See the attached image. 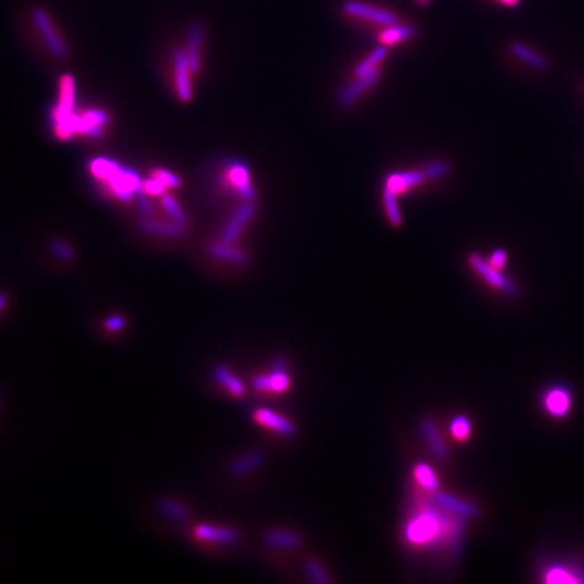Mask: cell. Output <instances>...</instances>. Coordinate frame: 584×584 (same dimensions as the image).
Masks as SVG:
<instances>
[{
  "mask_svg": "<svg viewBox=\"0 0 584 584\" xmlns=\"http://www.w3.org/2000/svg\"><path fill=\"white\" fill-rule=\"evenodd\" d=\"M464 518L449 514L430 503L421 502L404 528L406 541L418 548L434 545H459L466 530Z\"/></svg>",
  "mask_w": 584,
  "mask_h": 584,
  "instance_id": "1",
  "label": "cell"
},
{
  "mask_svg": "<svg viewBox=\"0 0 584 584\" xmlns=\"http://www.w3.org/2000/svg\"><path fill=\"white\" fill-rule=\"evenodd\" d=\"M292 376L290 374V361L281 356L272 363V371L258 374L252 380L253 390L260 395L281 397L292 388Z\"/></svg>",
  "mask_w": 584,
  "mask_h": 584,
  "instance_id": "2",
  "label": "cell"
},
{
  "mask_svg": "<svg viewBox=\"0 0 584 584\" xmlns=\"http://www.w3.org/2000/svg\"><path fill=\"white\" fill-rule=\"evenodd\" d=\"M468 262L471 268L492 288L502 291L505 295L510 298L519 297L521 288L510 278H507L500 269L494 268L489 262V260L482 258L478 253H471L468 256Z\"/></svg>",
  "mask_w": 584,
  "mask_h": 584,
  "instance_id": "3",
  "label": "cell"
},
{
  "mask_svg": "<svg viewBox=\"0 0 584 584\" xmlns=\"http://www.w3.org/2000/svg\"><path fill=\"white\" fill-rule=\"evenodd\" d=\"M252 418L260 427L283 439H294L298 434V427L295 422L272 409L258 407L253 411Z\"/></svg>",
  "mask_w": 584,
  "mask_h": 584,
  "instance_id": "4",
  "label": "cell"
},
{
  "mask_svg": "<svg viewBox=\"0 0 584 584\" xmlns=\"http://www.w3.org/2000/svg\"><path fill=\"white\" fill-rule=\"evenodd\" d=\"M33 21L37 26L41 37L44 38L47 49L52 52V54L57 58H65L68 56V47L65 45L64 40L56 30L54 24L52 22L50 17L47 15L44 8H34L33 10Z\"/></svg>",
  "mask_w": 584,
  "mask_h": 584,
  "instance_id": "5",
  "label": "cell"
},
{
  "mask_svg": "<svg viewBox=\"0 0 584 584\" xmlns=\"http://www.w3.org/2000/svg\"><path fill=\"white\" fill-rule=\"evenodd\" d=\"M344 11L349 17L364 19L372 24H380L384 27L397 24L399 22L397 15L393 11L376 7L372 4H367L358 0H348L344 4Z\"/></svg>",
  "mask_w": 584,
  "mask_h": 584,
  "instance_id": "6",
  "label": "cell"
},
{
  "mask_svg": "<svg viewBox=\"0 0 584 584\" xmlns=\"http://www.w3.org/2000/svg\"><path fill=\"white\" fill-rule=\"evenodd\" d=\"M430 499L441 510H444L449 514L464 518V519L476 518L480 514V507L478 506V503L467 500V499H461L459 496H455L443 490L437 491L433 495H430Z\"/></svg>",
  "mask_w": 584,
  "mask_h": 584,
  "instance_id": "7",
  "label": "cell"
},
{
  "mask_svg": "<svg viewBox=\"0 0 584 584\" xmlns=\"http://www.w3.org/2000/svg\"><path fill=\"white\" fill-rule=\"evenodd\" d=\"M420 430L433 456L440 461H448L450 457V450L439 423L433 418L426 417L420 423Z\"/></svg>",
  "mask_w": 584,
  "mask_h": 584,
  "instance_id": "8",
  "label": "cell"
},
{
  "mask_svg": "<svg viewBox=\"0 0 584 584\" xmlns=\"http://www.w3.org/2000/svg\"><path fill=\"white\" fill-rule=\"evenodd\" d=\"M194 537L196 538L198 541H202V542L214 544V545H223V546L235 545L241 539L239 533L232 528L214 526V525H207V523L198 525L194 529Z\"/></svg>",
  "mask_w": 584,
  "mask_h": 584,
  "instance_id": "9",
  "label": "cell"
},
{
  "mask_svg": "<svg viewBox=\"0 0 584 584\" xmlns=\"http://www.w3.org/2000/svg\"><path fill=\"white\" fill-rule=\"evenodd\" d=\"M173 67H175V81H176V91L179 95V99L184 103H188L194 97L192 84H191V67L188 61L186 49H177L175 52L173 58Z\"/></svg>",
  "mask_w": 584,
  "mask_h": 584,
  "instance_id": "10",
  "label": "cell"
},
{
  "mask_svg": "<svg viewBox=\"0 0 584 584\" xmlns=\"http://www.w3.org/2000/svg\"><path fill=\"white\" fill-rule=\"evenodd\" d=\"M379 79H380L379 70H371L365 74L358 76L357 80H354L349 86H347L338 95L340 104L345 109L352 107L371 87H374V84L379 81Z\"/></svg>",
  "mask_w": 584,
  "mask_h": 584,
  "instance_id": "11",
  "label": "cell"
},
{
  "mask_svg": "<svg viewBox=\"0 0 584 584\" xmlns=\"http://www.w3.org/2000/svg\"><path fill=\"white\" fill-rule=\"evenodd\" d=\"M229 180L232 186L237 188L238 194L245 202H255L256 199V189L252 184L251 180V172L249 166L241 160H234L229 164V172H228Z\"/></svg>",
  "mask_w": 584,
  "mask_h": 584,
  "instance_id": "12",
  "label": "cell"
},
{
  "mask_svg": "<svg viewBox=\"0 0 584 584\" xmlns=\"http://www.w3.org/2000/svg\"><path fill=\"white\" fill-rule=\"evenodd\" d=\"M256 215V206L253 205V202H245L238 210L234 212L232 219L226 223V226L223 228L222 234H221V239L226 244H232L237 241L238 235L242 232L244 226L246 223H249L253 216Z\"/></svg>",
  "mask_w": 584,
  "mask_h": 584,
  "instance_id": "13",
  "label": "cell"
},
{
  "mask_svg": "<svg viewBox=\"0 0 584 584\" xmlns=\"http://www.w3.org/2000/svg\"><path fill=\"white\" fill-rule=\"evenodd\" d=\"M262 539L269 548L279 551H298L304 545L303 536L290 529H269Z\"/></svg>",
  "mask_w": 584,
  "mask_h": 584,
  "instance_id": "14",
  "label": "cell"
},
{
  "mask_svg": "<svg viewBox=\"0 0 584 584\" xmlns=\"http://www.w3.org/2000/svg\"><path fill=\"white\" fill-rule=\"evenodd\" d=\"M205 24L199 21L194 22L189 26L188 29L187 37V47H186V53H187L188 61H189V67L192 73H198L202 67V61H200V49H202V44L205 40Z\"/></svg>",
  "mask_w": 584,
  "mask_h": 584,
  "instance_id": "15",
  "label": "cell"
},
{
  "mask_svg": "<svg viewBox=\"0 0 584 584\" xmlns=\"http://www.w3.org/2000/svg\"><path fill=\"white\" fill-rule=\"evenodd\" d=\"M413 480L416 486L427 496L441 490V479L439 473L427 463H417L413 467Z\"/></svg>",
  "mask_w": 584,
  "mask_h": 584,
  "instance_id": "16",
  "label": "cell"
},
{
  "mask_svg": "<svg viewBox=\"0 0 584 584\" xmlns=\"http://www.w3.org/2000/svg\"><path fill=\"white\" fill-rule=\"evenodd\" d=\"M212 376L232 397L241 399L246 395V387L244 381L237 374H233L228 367L216 365L212 370Z\"/></svg>",
  "mask_w": 584,
  "mask_h": 584,
  "instance_id": "17",
  "label": "cell"
},
{
  "mask_svg": "<svg viewBox=\"0 0 584 584\" xmlns=\"http://www.w3.org/2000/svg\"><path fill=\"white\" fill-rule=\"evenodd\" d=\"M265 453L261 450H252L241 457H237L234 461H232L230 467H229V473L232 476H244L248 473H252L253 471H256L260 467L264 466L265 463Z\"/></svg>",
  "mask_w": 584,
  "mask_h": 584,
  "instance_id": "18",
  "label": "cell"
},
{
  "mask_svg": "<svg viewBox=\"0 0 584 584\" xmlns=\"http://www.w3.org/2000/svg\"><path fill=\"white\" fill-rule=\"evenodd\" d=\"M209 253L214 258H219L234 265H248L251 262V258L241 249L234 248L232 244H226L223 241L214 242L209 246Z\"/></svg>",
  "mask_w": 584,
  "mask_h": 584,
  "instance_id": "19",
  "label": "cell"
},
{
  "mask_svg": "<svg viewBox=\"0 0 584 584\" xmlns=\"http://www.w3.org/2000/svg\"><path fill=\"white\" fill-rule=\"evenodd\" d=\"M510 52L518 60L528 64L533 70L542 72L549 68L548 60L541 53H538L533 47H528L522 42H513L510 45Z\"/></svg>",
  "mask_w": 584,
  "mask_h": 584,
  "instance_id": "20",
  "label": "cell"
},
{
  "mask_svg": "<svg viewBox=\"0 0 584 584\" xmlns=\"http://www.w3.org/2000/svg\"><path fill=\"white\" fill-rule=\"evenodd\" d=\"M544 407L553 417H564L571 409V395L564 388H553L544 397Z\"/></svg>",
  "mask_w": 584,
  "mask_h": 584,
  "instance_id": "21",
  "label": "cell"
},
{
  "mask_svg": "<svg viewBox=\"0 0 584 584\" xmlns=\"http://www.w3.org/2000/svg\"><path fill=\"white\" fill-rule=\"evenodd\" d=\"M141 230L150 235H163L169 238H182L186 235V228L182 223H177V222L168 223V222H160V221H153V219L142 221Z\"/></svg>",
  "mask_w": 584,
  "mask_h": 584,
  "instance_id": "22",
  "label": "cell"
},
{
  "mask_svg": "<svg viewBox=\"0 0 584 584\" xmlns=\"http://www.w3.org/2000/svg\"><path fill=\"white\" fill-rule=\"evenodd\" d=\"M425 176L422 172L411 171V172H397L387 177L386 187L391 188L394 192L403 194L410 188L418 187L425 182Z\"/></svg>",
  "mask_w": 584,
  "mask_h": 584,
  "instance_id": "23",
  "label": "cell"
},
{
  "mask_svg": "<svg viewBox=\"0 0 584 584\" xmlns=\"http://www.w3.org/2000/svg\"><path fill=\"white\" fill-rule=\"evenodd\" d=\"M417 33V29L410 24H393L383 30V33L379 35V41L384 47H393L399 42H403L406 40H410Z\"/></svg>",
  "mask_w": 584,
  "mask_h": 584,
  "instance_id": "24",
  "label": "cell"
},
{
  "mask_svg": "<svg viewBox=\"0 0 584 584\" xmlns=\"http://www.w3.org/2000/svg\"><path fill=\"white\" fill-rule=\"evenodd\" d=\"M74 97H76V83L72 74H63L60 80V102L56 106L57 110L70 113L74 107Z\"/></svg>",
  "mask_w": 584,
  "mask_h": 584,
  "instance_id": "25",
  "label": "cell"
},
{
  "mask_svg": "<svg viewBox=\"0 0 584 584\" xmlns=\"http://www.w3.org/2000/svg\"><path fill=\"white\" fill-rule=\"evenodd\" d=\"M383 202H384V209H386V214H387L388 222L394 228L402 226L403 216H402V211H400L399 203H397V192H394L391 188H384V191H383Z\"/></svg>",
  "mask_w": 584,
  "mask_h": 584,
  "instance_id": "26",
  "label": "cell"
},
{
  "mask_svg": "<svg viewBox=\"0 0 584 584\" xmlns=\"http://www.w3.org/2000/svg\"><path fill=\"white\" fill-rule=\"evenodd\" d=\"M449 433L456 443H467L472 434V422L467 416H457L449 425Z\"/></svg>",
  "mask_w": 584,
  "mask_h": 584,
  "instance_id": "27",
  "label": "cell"
},
{
  "mask_svg": "<svg viewBox=\"0 0 584 584\" xmlns=\"http://www.w3.org/2000/svg\"><path fill=\"white\" fill-rule=\"evenodd\" d=\"M306 574L311 582L319 584L333 583V578L329 575L325 565L317 558H308L304 561Z\"/></svg>",
  "mask_w": 584,
  "mask_h": 584,
  "instance_id": "28",
  "label": "cell"
},
{
  "mask_svg": "<svg viewBox=\"0 0 584 584\" xmlns=\"http://www.w3.org/2000/svg\"><path fill=\"white\" fill-rule=\"evenodd\" d=\"M91 172L94 173L97 179L102 180H107L114 172H117L118 169L122 168V165L113 160V159H106V157H97L91 161Z\"/></svg>",
  "mask_w": 584,
  "mask_h": 584,
  "instance_id": "29",
  "label": "cell"
},
{
  "mask_svg": "<svg viewBox=\"0 0 584 584\" xmlns=\"http://www.w3.org/2000/svg\"><path fill=\"white\" fill-rule=\"evenodd\" d=\"M387 54H388V52H387V47H379L374 49V52H371L370 54H368V57L367 58H364L358 65H357V68H356V76H361V74H365V73H368V72H371V70H377V65L387 57Z\"/></svg>",
  "mask_w": 584,
  "mask_h": 584,
  "instance_id": "30",
  "label": "cell"
},
{
  "mask_svg": "<svg viewBox=\"0 0 584 584\" xmlns=\"http://www.w3.org/2000/svg\"><path fill=\"white\" fill-rule=\"evenodd\" d=\"M452 171V165L446 160H439V161H433V163L427 164L422 173L425 176L426 180H439L443 179L445 176H448Z\"/></svg>",
  "mask_w": 584,
  "mask_h": 584,
  "instance_id": "31",
  "label": "cell"
},
{
  "mask_svg": "<svg viewBox=\"0 0 584 584\" xmlns=\"http://www.w3.org/2000/svg\"><path fill=\"white\" fill-rule=\"evenodd\" d=\"M161 205H163V207L165 209V211L168 212V215L173 219V222L182 223V225H186V222H187V216H186L184 211L182 210V207H180V205L177 203V200H176L172 195H169V194H164L163 199H161Z\"/></svg>",
  "mask_w": 584,
  "mask_h": 584,
  "instance_id": "32",
  "label": "cell"
},
{
  "mask_svg": "<svg viewBox=\"0 0 584 584\" xmlns=\"http://www.w3.org/2000/svg\"><path fill=\"white\" fill-rule=\"evenodd\" d=\"M160 507H161L164 513L169 515L171 518L179 519V521H187L189 518V512H188L187 507L177 500L163 499L161 503H160Z\"/></svg>",
  "mask_w": 584,
  "mask_h": 584,
  "instance_id": "33",
  "label": "cell"
},
{
  "mask_svg": "<svg viewBox=\"0 0 584 584\" xmlns=\"http://www.w3.org/2000/svg\"><path fill=\"white\" fill-rule=\"evenodd\" d=\"M50 249L57 258H60L64 261H72L74 258V251L72 249V246L60 238H52L50 239Z\"/></svg>",
  "mask_w": 584,
  "mask_h": 584,
  "instance_id": "34",
  "label": "cell"
},
{
  "mask_svg": "<svg viewBox=\"0 0 584 584\" xmlns=\"http://www.w3.org/2000/svg\"><path fill=\"white\" fill-rule=\"evenodd\" d=\"M153 176L159 177V179L163 182L164 184H165L166 187L179 188L182 186V179H180V176H177L176 173H173V172H171V171H168V169L159 168V169H156V171L153 172Z\"/></svg>",
  "mask_w": 584,
  "mask_h": 584,
  "instance_id": "35",
  "label": "cell"
},
{
  "mask_svg": "<svg viewBox=\"0 0 584 584\" xmlns=\"http://www.w3.org/2000/svg\"><path fill=\"white\" fill-rule=\"evenodd\" d=\"M165 188L166 186L156 176L143 182V189L149 195H163L165 194Z\"/></svg>",
  "mask_w": 584,
  "mask_h": 584,
  "instance_id": "36",
  "label": "cell"
},
{
  "mask_svg": "<svg viewBox=\"0 0 584 584\" xmlns=\"http://www.w3.org/2000/svg\"><path fill=\"white\" fill-rule=\"evenodd\" d=\"M83 117H84V119H87L88 122H91V123H94V125H97V126H104V125L110 120L109 114H107L106 111L100 110V109L88 110V111H87Z\"/></svg>",
  "mask_w": 584,
  "mask_h": 584,
  "instance_id": "37",
  "label": "cell"
},
{
  "mask_svg": "<svg viewBox=\"0 0 584 584\" xmlns=\"http://www.w3.org/2000/svg\"><path fill=\"white\" fill-rule=\"evenodd\" d=\"M507 258H509V255H507V252L505 249H495L491 253L489 262H490L494 268L502 271L506 267V264H507Z\"/></svg>",
  "mask_w": 584,
  "mask_h": 584,
  "instance_id": "38",
  "label": "cell"
},
{
  "mask_svg": "<svg viewBox=\"0 0 584 584\" xmlns=\"http://www.w3.org/2000/svg\"><path fill=\"white\" fill-rule=\"evenodd\" d=\"M136 198L139 199V205H140V211L142 215L145 216H150L153 214V205L150 202V199L148 198L145 189H142L140 192L136 194Z\"/></svg>",
  "mask_w": 584,
  "mask_h": 584,
  "instance_id": "39",
  "label": "cell"
},
{
  "mask_svg": "<svg viewBox=\"0 0 584 584\" xmlns=\"http://www.w3.org/2000/svg\"><path fill=\"white\" fill-rule=\"evenodd\" d=\"M125 325H126V321L120 315H113L109 319H106V322H104L106 329L110 330V331H113V333L122 330L125 327Z\"/></svg>",
  "mask_w": 584,
  "mask_h": 584,
  "instance_id": "40",
  "label": "cell"
},
{
  "mask_svg": "<svg viewBox=\"0 0 584 584\" xmlns=\"http://www.w3.org/2000/svg\"><path fill=\"white\" fill-rule=\"evenodd\" d=\"M498 1L502 3V4H505V6H507V7H515V6H518L521 3V0H498Z\"/></svg>",
  "mask_w": 584,
  "mask_h": 584,
  "instance_id": "41",
  "label": "cell"
},
{
  "mask_svg": "<svg viewBox=\"0 0 584 584\" xmlns=\"http://www.w3.org/2000/svg\"><path fill=\"white\" fill-rule=\"evenodd\" d=\"M6 304H7V297L0 292V311L6 307Z\"/></svg>",
  "mask_w": 584,
  "mask_h": 584,
  "instance_id": "42",
  "label": "cell"
},
{
  "mask_svg": "<svg viewBox=\"0 0 584 584\" xmlns=\"http://www.w3.org/2000/svg\"><path fill=\"white\" fill-rule=\"evenodd\" d=\"M417 1H418L420 4H422V6H425V4H429L432 0H417Z\"/></svg>",
  "mask_w": 584,
  "mask_h": 584,
  "instance_id": "43",
  "label": "cell"
}]
</instances>
